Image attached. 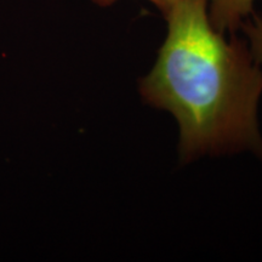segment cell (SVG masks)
Wrapping results in <instances>:
<instances>
[{"mask_svg": "<svg viewBox=\"0 0 262 262\" xmlns=\"http://www.w3.org/2000/svg\"><path fill=\"white\" fill-rule=\"evenodd\" d=\"M241 28L247 35L249 41V49L254 60L258 66H262V16L253 12L242 24Z\"/></svg>", "mask_w": 262, "mask_h": 262, "instance_id": "3957f363", "label": "cell"}, {"mask_svg": "<svg viewBox=\"0 0 262 262\" xmlns=\"http://www.w3.org/2000/svg\"><path fill=\"white\" fill-rule=\"evenodd\" d=\"M93 2L96 3V4L100 6H110L114 4L116 0H93ZM149 2L153 3V4H155L157 8H158L164 14V12L168 11V10L175 4V3H178L179 0H149Z\"/></svg>", "mask_w": 262, "mask_h": 262, "instance_id": "277c9868", "label": "cell"}, {"mask_svg": "<svg viewBox=\"0 0 262 262\" xmlns=\"http://www.w3.org/2000/svg\"><path fill=\"white\" fill-rule=\"evenodd\" d=\"M255 0H208L209 17L221 33H233L254 12Z\"/></svg>", "mask_w": 262, "mask_h": 262, "instance_id": "7a4b0ae2", "label": "cell"}, {"mask_svg": "<svg viewBox=\"0 0 262 262\" xmlns=\"http://www.w3.org/2000/svg\"><path fill=\"white\" fill-rule=\"evenodd\" d=\"M163 15L168 33L140 94L178 120L180 159L241 150L262 159V70L247 42L212 26L208 0H179Z\"/></svg>", "mask_w": 262, "mask_h": 262, "instance_id": "6da1fadb", "label": "cell"}]
</instances>
